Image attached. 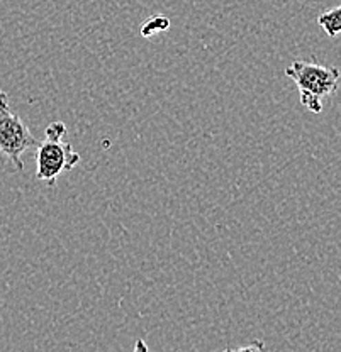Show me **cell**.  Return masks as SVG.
I'll list each match as a JSON object with an SVG mask.
<instances>
[{
  "label": "cell",
  "instance_id": "6da1fadb",
  "mask_svg": "<svg viewBox=\"0 0 341 352\" xmlns=\"http://www.w3.org/2000/svg\"><path fill=\"white\" fill-rule=\"evenodd\" d=\"M285 75L296 83L300 104L313 113L321 112L322 98L335 95L340 87V69L336 66L294 61L285 69Z\"/></svg>",
  "mask_w": 341,
  "mask_h": 352
},
{
  "label": "cell",
  "instance_id": "7a4b0ae2",
  "mask_svg": "<svg viewBox=\"0 0 341 352\" xmlns=\"http://www.w3.org/2000/svg\"><path fill=\"white\" fill-rule=\"evenodd\" d=\"M67 126L63 122H51L46 129V138L36 146V176L53 186L63 171H70L80 163V154L73 151L72 144L65 141Z\"/></svg>",
  "mask_w": 341,
  "mask_h": 352
},
{
  "label": "cell",
  "instance_id": "3957f363",
  "mask_svg": "<svg viewBox=\"0 0 341 352\" xmlns=\"http://www.w3.org/2000/svg\"><path fill=\"white\" fill-rule=\"evenodd\" d=\"M36 146L38 141L24 120L12 112L6 91L0 90V153L9 157L17 170L23 171V154L28 149H34Z\"/></svg>",
  "mask_w": 341,
  "mask_h": 352
},
{
  "label": "cell",
  "instance_id": "277c9868",
  "mask_svg": "<svg viewBox=\"0 0 341 352\" xmlns=\"http://www.w3.org/2000/svg\"><path fill=\"white\" fill-rule=\"evenodd\" d=\"M318 24L328 32V36L335 38L341 31V9L340 7H333V9L326 10L318 17Z\"/></svg>",
  "mask_w": 341,
  "mask_h": 352
},
{
  "label": "cell",
  "instance_id": "5b68a950",
  "mask_svg": "<svg viewBox=\"0 0 341 352\" xmlns=\"http://www.w3.org/2000/svg\"><path fill=\"white\" fill-rule=\"evenodd\" d=\"M168 28H170V19H168V17L153 16L141 25V36L152 38V36L158 34V32L168 31Z\"/></svg>",
  "mask_w": 341,
  "mask_h": 352
},
{
  "label": "cell",
  "instance_id": "8992f818",
  "mask_svg": "<svg viewBox=\"0 0 341 352\" xmlns=\"http://www.w3.org/2000/svg\"><path fill=\"white\" fill-rule=\"evenodd\" d=\"M265 349V346H263L262 342H256V344H251V346H241V347H236L234 351H262Z\"/></svg>",
  "mask_w": 341,
  "mask_h": 352
},
{
  "label": "cell",
  "instance_id": "52a82bcc",
  "mask_svg": "<svg viewBox=\"0 0 341 352\" xmlns=\"http://www.w3.org/2000/svg\"><path fill=\"white\" fill-rule=\"evenodd\" d=\"M136 347H139V349H146V346H145V344H143V342H141V340H138Z\"/></svg>",
  "mask_w": 341,
  "mask_h": 352
}]
</instances>
